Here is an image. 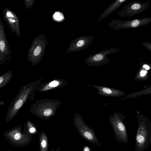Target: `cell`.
<instances>
[{
	"instance_id": "cell-13",
	"label": "cell",
	"mask_w": 151,
	"mask_h": 151,
	"mask_svg": "<svg viewBox=\"0 0 151 151\" xmlns=\"http://www.w3.org/2000/svg\"><path fill=\"white\" fill-rule=\"evenodd\" d=\"M27 125L29 132L31 134H35L37 133V129L34 125L30 121L28 120Z\"/></svg>"
},
{
	"instance_id": "cell-18",
	"label": "cell",
	"mask_w": 151,
	"mask_h": 151,
	"mask_svg": "<svg viewBox=\"0 0 151 151\" xmlns=\"http://www.w3.org/2000/svg\"><path fill=\"white\" fill-rule=\"evenodd\" d=\"M85 44V41L83 40L79 41L77 43V45L78 47H80L83 46Z\"/></svg>"
},
{
	"instance_id": "cell-23",
	"label": "cell",
	"mask_w": 151,
	"mask_h": 151,
	"mask_svg": "<svg viewBox=\"0 0 151 151\" xmlns=\"http://www.w3.org/2000/svg\"><path fill=\"white\" fill-rule=\"evenodd\" d=\"M60 147H59L58 148H57L55 151H59L60 150Z\"/></svg>"
},
{
	"instance_id": "cell-8",
	"label": "cell",
	"mask_w": 151,
	"mask_h": 151,
	"mask_svg": "<svg viewBox=\"0 0 151 151\" xmlns=\"http://www.w3.org/2000/svg\"><path fill=\"white\" fill-rule=\"evenodd\" d=\"M6 135L12 142L17 144H27L30 139L28 135L21 132L19 127H17L8 132Z\"/></svg>"
},
{
	"instance_id": "cell-15",
	"label": "cell",
	"mask_w": 151,
	"mask_h": 151,
	"mask_svg": "<svg viewBox=\"0 0 151 151\" xmlns=\"http://www.w3.org/2000/svg\"><path fill=\"white\" fill-rule=\"evenodd\" d=\"M6 44L5 42L3 40L0 41V50L4 52L5 50Z\"/></svg>"
},
{
	"instance_id": "cell-22",
	"label": "cell",
	"mask_w": 151,
	"mask_h": 151,
	"mask_svg": "<svg viewBox=\"0 0 151 151\" xmlns=\"http://www.w3.org/2000/svg\"><path fill=\"white\" fill-rule=\"evenodd\" d=\"M143 67L147 70H149L150 69V67L149 66L146 64L144 65L143 66Z\"/></svg>"
},
{
	"instance_id": "cell-17",
	"label": "cell",
	"mask_w": 151,
	"mask_h": 151,
	"mask_svg": "<svg viewBox=\"0 0 151 151\" xmlns=\"http://www.w3.org/2000/svg\"><path fill=\"white\" fill-rule=\"evenodd\" d=\"M102 91L104 93L107 94H111L112 93V91L111 89L107 88H103Z\"/></svg>"
},
{
	"instance_id": "cell-12",
	"label": "cell",
	"mask_w": 151,
	"mask_h": 151,
	"mask_svg": "<svg viewBox=\"0 0 151 151\" xmlns=\"http://www.w3.org/2000/svg\"><path fill=\"white\" fill-rule=\"evenodd\" d=\"M60 84V82L57 80H55L47 84L42 89V91H45L51 88H55L59 86Z\"/></svg>"
},
{
	"instance_id": "cell-14",
	"label": "cell",
	"mask_w": 151,
	"mask_h": 151,
	"mask_svg": "<svg viewBox=\"0 0 151 151\" xmlns=\"http://www.w3.org/2000/svg\"><path fill=\"white\" fill-rule=\"evenodd\" d=\"M142 44L147 49L151 52V43L147 42H143Z\"/></svg>"
},
{
	"instance_id": "cell-6",
	"label": "cell",
	"mask_w": 151,
	"mask_h": 151,
	"mask_svg": "<svg viewBox=\"0 0 151 151\" xmlns=\"http://www.w3.org/2000/svg\"><path fill=\"white\" fill-rule=\"evenodd\" d=\"M116 140L120 143L127 145L129 140L127 131L122 121L120 119L114 118L110 120Z\"/></svg>"
},
{
	"instance_id": "cell-3",
	"label": "cell",
	"mask_w": 151,
	"mask_h": 151,
	"mask_svg": "<svg viewBox=\"0 0 151 151\" xmlns=\"http://www.w3.org/2000/svg\"><path fill=\"white\" fill-rule=\"evenodd\" d=\"M151 22V17L129 20L112 19L108 26L115 30L135 28L144 26Z\"/></svg>"
},
{
	"instance_id": "cell-20",
	"label": "cell",
	"mask_w": 151,
	"mask_h": 151,
	"mask_svg": "<svg viewBox=\"0 0 151 151\" xmlns=\"http://www.w3.org/2000/svg\"><path fill=\"white\" fill-rule=\"evenodd\" d=\"M83 151H91L90 148L87 145L83 146L82 149Z\"/></svg>"
},
{
	"instance_id": "cell-10",
	"label": "cell",
	"mask_w": 151,
	"mask_h": 151,
	"mask_svg": "<svg viewBox=\"0 0 151 151\" xmlns=\"http://www.w3.org/2000/svg\"><path fill=\"white\" fill-rule=\"evenodd\" d=\"M40 151H47L49 146L47 137L44 132L42 131L39 134Z\"/></svg>"
},
{
	"instance_id": "cell-7",
	"label": "cell",
	"mask_w": 151,
	"mask_h": 151,
	"mask_svg": "<svg viewBox=\"0 0 151 151\" xmlns=\"http://www.w3.org/2000/svg\"><path fill=\"white\" fill-rule=\"evenodd\" d=\"M120 48L112 47L96 52L91 56L88 61L91 65L99 66L110 62L106 56L108 54L116 53L121 50Z\"/></svg>"
},
{
	"instance_id": "cell-4",
	"label": "cell",
	"mask_w": 151,
	"mask_h": 151,
	"mask_svg": "<svg viewBox=\"0 0 151 151\" xmlns=\"http://www.w3.org/2000/svg\"><path fill=\"white\" fill-rule=\"evenodd\" d=\"M150 1L142 3L135 1L125 5L117 14L121 17H133L147 10L150 6Z\"/></svg>"
},
{
	"instance_id": "cell-5",
	"label": "cell",
	"mask_w": 151,
	"mask_h": 151,
	"mask_svg": "<svg viewBox=\"0 0 151 151\" xmlns=\"http://www.w3.org/2000/svg\"><path fill=\"white\" fill-rule=\"evenodd\" d=\"M74 122L78 133L85 140L101 147L93 130L86 125L81 118L77 116L75 117Z\"/></svg>"
},
{
	"instance_id": "cell-11",
	"label": "cell",
	"mask_w": 151,
	"mask_h": 151,
	"mask_svg": "<svg viewBox=\"0 0 151 151\" xmlns=\"http://www.w3.org/2000/svg\"><path fill=\"white\" fill-rule=\"evenodd\" d=\"M13 76V70H9L0 76V89L5 87Z\"/></svg>"
},
{
	"instance_id": "cell-16",
	"label": "cell",
	"mask_w": 151,
	"mask_h": 151,
	"mask_svg": "<svg viewBox=\"0 0 151 151\" xmlns=\"http://www.w3.org/2000/svg\"><path fill=\"white\" fill-rule=\"evenodd\" d=\"M41 51V47L40 46H37L35 49L34 54L35 56H37L40 54Z\"/></svg>"
},
{
	"instance_id": "cell-21",
	"label": "cell",
	"mask_w": 151,
	"mask_h": 151,
	"mask_svg": "<svg viewBox=\"0 0 151 151\" xmlns=\"http://www.w3.org/2000/svg\"><path fill=\"white\" fill-rule=\"evenodd\" d=\"M147 72L144 70H142L140 72V76H144L146 74Z\"/></svg>"
},
{
	"instance_id": "cell-19",
	"label": "cell",
	"mask_w": 151,
	"mask_h": 151,
	"mask_svg": "<svg viewBox=\"0 0 151 151\" xmlns=\"http://www.w3.org/2000/svg\"><path fill=\"white\" fill-rule=\"evenodd\" d=\"M55 18L57 20H60L61 18V17L60 14L58 13H56L54 15Z\"/></svg>"
},
{
	"instance_id": "cell-2",
	"label": "cell",
	"mask_w": 151,
	"mask_h": 151,
	"mask_svg": "<svg viewBox=\"0 0 151 151\" xmlns=\"http://www.w3.org/2000/svg\"><path fill=\"white\" fill-rule=\"evenodd\" d=\"M135 136V151H144L151 144V126L146 120H140Z\"/></svg>"
},
{
	"instance_id": "cell-9",
	"label": "cell",
	"mask_w": 151,
	"mask_h": 151,
	"mask_svg": "<svg viewBox=\"0 0 151 151\" xmlns=\"http://www.w3.org/2000/svg\"><path fill=\"white\" fill-rule=\"evenodd\" d=\"M127 1V0L115 1L104 10L103 13L99 17L97 21L99 22L101 19L107 18L112 12Z\"/></svg>"
},
{
	"instance_id": "cell-1",
	"label": "cell",
	"mask_w": 151,
	"mask_h": 151,
	"mask_svg": "<svg viewBox=\"0 0 151 151\" xmlns=\"http://www.w3.org/2000/svg\"><path fill=\"white\" fill-rule=\"evenodd\" d=\"M35 82L23 86L13 99L8 109L6 116V122L12 120L33 93L35 87Z\"/></svg>"
}]
</instances>
